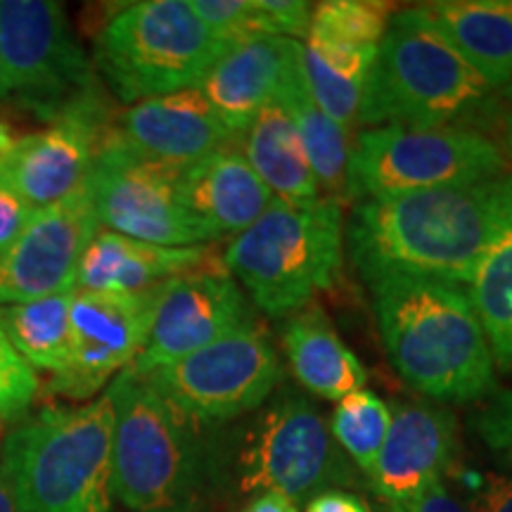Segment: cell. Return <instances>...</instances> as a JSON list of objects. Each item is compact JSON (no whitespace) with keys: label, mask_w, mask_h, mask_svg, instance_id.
<instances>
[{"label":"cell","mask_w":512,"mask_h":512,"mask_svg":"<svg viewBox=\"0 0 512 512\" xmlns=\"http://www.w3.org/2000/svg\"><path fill=\"white\" fill-rule=\"evenodd\" d=\"M512 204V174L475 185L358 200L344 223L366 283L422 278L467 287Z\"/></svg>","instance_id":"obj_1"},{"label":"cell","mask_w":512,"mask_h":512,"mask_svg":"<svg viewBox=\"0 0 512 512\" xmlns=\"http://www.w3.org/2000/svg\"><path fill=\"white\" fill-rule=\"evenodd\" d=\"M494 88L418 8L394 12L366 83L361 128L467 126L486 119ZM358 128V131H361Z\"/></svg>","instance_id":"obj_4"},{"label":"cell","mask_w":512,"mask_h":512,"mask_svg":"<svg viewBox=\"0 0 512 512\" xmlns=\"http://www.w3.org/2000/svg\"><path fill=\"white\" fill-rule=\"evenodd\" d=\"M233 43L216 36L188 0H138L107 17L95 64L126 105L197 88Z\"/></svg>","instance_id":"obj_7"},{"label":"cell","mask_w":512,"mask_h":512,"mask_svg":"<svg viewBox=\"0 0 512 512\" xmlns=\"http://www.w3.org/2000/svg\"><path fill=\"white\" fill-rule=\"evenodd\" d=\"M342 261V204L328 197L304 204L275 200L223 252V268L256 309L273 318L292 316L330 290Z\"/></svg>","instance_id":"obj_5"},{"label":"cell","mask_w":512,"mask_h":512,"mask_svg":"<svg viewBox=\"0 0 512 512\" xmlns=\"http://www.w3.org/2000/svg\"><path fill=\"white\" fill-rule=\"evenodd\" d=\"M501 98L503 100H508V102H512V79L505 83V86L501 88Z\"/></svg>","instance_id":"obj_42"},{"label":"cell","mask_w":512,"mask_h":512,"mask_svg":"<svg viewBox=\"0 0 512 512\" xmlns=\"http://www.w3.org/2000/svg\"><path fill=\"white\" fill-rule=\"evenodd\" d=\"M110 126L102 95L81 102L41 131L15 140L0 162V185L34 209L67 200L88 181Z\"/></svg>","instance_id":"obj_14"},{"label":"cell","mask_w":512,"mask_h":512,"mask_svg":"<svg viewBox=\"0 0 512 512\" xmlns=\"http://www.w3.org/2000/svg\"><path fill=\"white\" fill-rule=\"evenodd\" d=\"M240 512H297V505L280 494H259Z\"/></svg>","instance_id":"obj_37"},{"label":"cell","mask_w":512,"mask_h":512,"mask_svg":"<svg viewBox=\"0 0 512 512\" xmlns=\"http://www.w3.org/2000/svg\"><path fill=\"white\" fill-rule=\"evenodd\" d=\"M389 363L437 403H477L496 392V363L465 287L422 278L370 283Z\"/></svg>","instance_id":"obj_2"},{"label":"cell","mask_w":512,"mask_h":512,"mask_svg":"<svg viewBox=\"0 0 512 512\" xmlns=\"http://www.w3.org/2000/svg\"><path fill=\"white\" fill-rule=\"evenodd\" d=\"M34 211L36 209L29 207L24 200H19L15 192L0 185V254H5L15 245V240L29 226Z\"/></svg>","instance_id":"obj_34"},{"label":"cell","mask_w":512,"mask_h":512,"mask_svg":"<svg viewBox=\"0 0 512 512\" xmlns=\"http://www.w3.org/2000/svg\"><path fill=\"white\" fill-rule=\"evenodd\" d=\"M140 377L200 427L264 406L283 377V366L271 335L254 318L209 347Z\"/></svg>","instance_id":"obj_11"},{"label":"cell","mask_w":512,"mask_h":512,"mask_svg":"<svg viewBox=\"0 0 512 512\" xmlns=\"http://www.w3.org/2000/svg\"><path fill=\"white\" fill-rule=\"evenodd\" d=\"M38 389L36 370L17 354L0 325V425L22 420L34 406Z\"/></svg>","instance_id":"obj_31"},{"label":"cell","mask_w":512,"mask_h":512,"mask_svg":"<svg viewBox=\"0 0 512 512\" xmlns=\"http://www.w3.org/2000/svg\"><path fill=\"white\" fill-rule=\"evenodd\" d=\"M110 131L136 155L174 166H188L238 143L200 88L136 102L112 119Z\"/></svg>","instance_id":"obj_18"},{"label":"cell","mask_w":512,"mask_h":512,"mask_svg":"<svg viewBox=\"0 0 512 512\" xmlns=\"http://www.w3.org/2000/svg\"><path fill=\"white\" fill-rule=\"evenodd\" d=\"M242 155L278 202L304 204L320 197L309 155L292 114L271 100L238 140Z\"/></svg>","instance_id":"obj_24"},{"label":"cell","mask_w":512,"mask_h":512,"mask_svg":"<svg viewBox=\"0 0 512 512\" xmlns=\"http://www.w3.org/2000/svg\"><path fill=\"white\" fill-rule=\"evenodd\" d=\"M392 512H467V508L448 491L444 482H437L411 501L392 505Z\"/></svg>","instance_id":"obj_35"},{"label":"cell","mask_w":512,"mask_h":512,"mask_svg":"<svg viewBox=\"0 0 512 512\" xmlns=\"http://www.w3.org/2000/svg\"><path fill=\"white\" fill-rule=\"evenodd\" d=\"M280 339L294 380L320 399L342 401L363 389L368 380L363 363L342 342L328 313L316 302L287 316Z\"/></svg>","instance_id":"obj_22"},{"label":"cell","mask_w":512,"mask_h":512,"mask_svg":"<svg viewBox=\"0 0 512 512\" xmlns=\"http://www.w3.org/2000/svg\"><path fill=\"white\" fill-rule=\"evenodd\" d=\"M254 320L242 287L226 268H197L162 287L150 335L131 373L150 375Z\"/></svg>","instance_id":"obj_15"},{"label":"cell","mask_w":512,"mask_h":512,"mask_svg":"<svg viewBox=\"0 0 512 512\" xmlns=\"http://www.w3.org/2000/svg\"><path fill=\"white\" fill-rule=\"evenodd\" d=\"M112 425L107 394L19 422L0 448L15 512H112Z\"/></svg>","instance_id":"obj_3"},{"label":"cell","mask_w":512,"mask_h":512,"mask_svg":"<svg viewBox=\"0 0 512 512\" xmlns=\"http://www.w3.org/2000/svg\"><path fill=\"white\" fill-rule=\"evenodd\" d=\"M245 494H280L294 505L354 482L328 420L299 392H280L259 413L238 458Z\"/></svg>","instance_id":"obj_10"},{"label":"cell","mask_w":512,"mask_h":512,"mask_svg":"<svg viewBox=\"0 0 512 512\" xmlns=\"http://www.w3.org/2000/svg\"><path fill=\"white\" fill-rule=\"evenodd\" d=\"M297 53L299 41L292 38H249L235 43L197 88L223 126L240 140L283 86Z\"/></svg>","instance_id":"obj_19"},{"label":"cell","mask_w":512,"mask_h":512,"mask_svg":"<svg viewBox=\"0 0 512 512\" xmlns=\"http://www.w3.org/2000/svg\"><path fill=\"white\" fill-rule=\"evenodd\" d=\"M0 57L10 98L46 121L102 95L67 12L53 0H0Z\"/></svg>","instance_id":"obj_9"},{"label":"cell","mask_w":512,"mask_h":512,"mask_svg":"<svg viewBox=\"0 0 512 512\" xmlns=\"http://www.w3.org/2000/svg\"><path fill=\"white\" fill-rule=\"evenodd\" d=\"M501 145L482 128L467 126H373L351 143L349 200L456 188L508 176Z\"/></svg>","instance_id":"obj_8"},{"label":"cell","mask_w":512,"mask_h":512,"mask_svg":"<svg viewBox=\"0 0 512 512\" xmlns=\"http://www.w3.org/2000/svg\"><path fill=\"white\" fill-rule=\"evenodd\" d=\"M0 512H15V505H12V496L5 486L3 477H0Z\"/></svg>","instance_id":"obj_40"},{"label":"cell","mask_w":512,"mask_h":512,"mask_svg":"<svg viewBox=\"0 0 512 512\" xmlns=\"http://www.w3.org/2000/svg\"><path fill=\"white\" fill-rule=\"evenodd\" d=\"M420 10L491 88L512 79V0H437Z\"/></svg>","instance_id":"obj_23"},{"label":"cell","mask_w":512,"mask_h":512,"mask_svg":"<svg viewBox=\"0 0 512 512\" xmlns=\"http://www.w3.org/2000/svg\"><path fill=\"white\" fill-rule=\"evenodd\" d=\"M100 228L86 183L67 200L36 209L15 245L0 254V306L74 292L76 268Z\"/></svg>","instance_id":"obj_16"},{"label":"cell","mask_w":512,"mask_h":512,"mask_svg":"<svg viewBox=\"0 0 512 512\" xmlns=\"http://www.w3.org/2000/svg\"><path fill=\"white\" fill-rule=\"evenodd\" d=\"M15 136H12L10 126L5 124L3 119H0V162H3V157L8 155V152L12 150V145H15Z\"/></svg>","instance_id":"obj_39"},{"label":"cell","mask_w":512,"mask_h":512,"mask_svg":"<svg viewBox=\"0 0 512 512\" xmlns=\"http://www.w3.org/2000/svg\"><path fill=\"white\" fill-rule=\"evenodd\" d=\"M458 451L456 413L434 403L403 401L392 408V425L370 472L384 501L401 505L441 482Z\"/></svg>","instance_id":"obj_17"},{"label":"cell","mask_w":512,"mask_h":512,"mask_svg":"<svg viewBox=\"0 0 512 512\" xmlns=\"http://www.w3.org/2000/svg\"><path fill=\"white\" fill-rule=\"evenodd\" d=\"M209 259L211 249L207 245L162 247L100 228L81 256L74 290L114 294L145 292L178 275L204 268Z\"/></svg>","instance_id":"obj_21"},{"label":"cell","mask_w":512,"mask_h":512,"mask_svg":"<svg viewBox=\"0 0 512 512\" xmlns=\"http://www.w3.org/2000/svg\"><path fill=\"white\" fill-rule=\"evenodd\" d=\"M467 294L482 320L496 368L512 373V204L477 261Z\"/></svg>","instance_id":"obj_27"},{"label":"cell","mask_w":512,"mask_h":512,"mask_svg":"<svg viewBox=\"0 0 512 512\" xmlns=\"http://www.w3.org/2000/svg\"><path fill=\"white\" fill-rule=\"evenodd\" d=\"M465 484L467 512H512V475L508 472H475Z\"/></svg>","instance_id":"obj_33"},{"label":"cell","mask_w":512,"mask_h":512,"mask_svg":"<svg viewBox=\"0 0 512 512\" xmlns=\"http://www.w3.org/2000/svg\"><path fill=\"white\" fill-rule=\"evenodd\" d=\"M470 427L482 439L486 451L512 475V389L498 387L486 399L477 401Z\"/></svg>","instance_id":"obj_32"},{"label":"cell","mask_w":512,"mask_h":512,"mask_svg":"<svg viewBox=\"0 0 512 512\" xmlns=\"http://www.w3.org/2000/svg\"><path fill=\"white\" fill-rule=\"evenodd\" d=\"M394 12L377 0H328L311 10L304 46L332 64L373 67Z\"/></svg>","instance_id":"obj_25"},{"label":"cell","mask_w":512,"mask_h":512,"mask_svg":"<svg viewBox=\"0 0 512 512\" xmlns=\"http://www.w3.org/2000/svg\"><path fill=\"white\" fill-rule=\"evenodd\" d=\"M72 294H50L34 302L0 306V325L17 354L38 373L60 375L69 361Z\"/></svg>","instance_id":"obj_28"},{"label":"cell","mask_w":512,"mask_h":512,"mask_svg":"<svg viewBox=\"0 0 512 512\" xmlns=\"http://www.w3.org/2000/svg\"><path fill=\"white\" fill-rule=\"evenodd\" d=\"M105 394L114 415V498L131 512H190L204 475L197 425L128 368Z\"/></svg>","instance_id":"obj_6"},{"label":"cell","mask_w":512,"mask_h":512,"mask_svg":"<svg viewBox=\"0 0 512 512\" xmlns=\"http://www.w3.org/2000/svg\"><path fill=\"white\" fill-rule=\"evenodd\" d=\"M392 425V408L370 389H358L337 401L330 420L332 439L366 475L373 472Z\"/></svg>","instance_id":"obj_30"},{"label":"cell","mask_w":512,"mask_h":512,"mask_svg":"<svg viewBox=\"0 0 512 512\" xmlns=\"http://www.w3.org/2000/svg\"><path fill=\"white\" fill-rule=\"evenodd\" d=\"M169 283V280H166ZM162 285L145 292H79L69 309V361L48 380V394L88 401L143 351L162 297Z\"/></svg>","instance_id":"obj_13"},{"label":"cell","mask_w":512,"mask_h":512,"mask_svg":"<svg viewBox=\"0 0 512 512\" xmlns=\"http://www.w3.org/2000/svg\"><path fill=\"white\" fill-rule=\"evenodd\" d=\"M299 67L311 100L320 112L337 124L342 131L354 136L361 128L363 98L366 83L373 67H342L313 53L309 46L299 43Z\"/></svg>","instance_id":"obj_29"},{"label":"cell","mask_w":512,"mask_h":512,"mask_svg":"<svg viewBox=\"0 0 512 512\" xmlns=\"http://www.w3.org/2000/svg\"><path fill=\"white\" fill-rule=\"evenodd\" d=\"M498 131H501L503 155L512 164V102L501 112V124H498Z\"/></svg>","instance_id":"obj_38"},{"label":"cell","mask_w":512,"mask_h":512,"mask_svg":"<svg viewBox=\"0 0 512 512\" xmlns=\"http://www.w3.org/2000/svg\"><path fill=\"white\" fill-rule=\"evenodd\" d=\"M273 100H278L292 114L306 155H309L320 197L342 204V200H347V166L354 136L332 124L311 100L302 79L299 53Z\"/></svg>","instance_id":"obj_26"},{"label":"cell","mask_w":512,"mask_h":512,"mask_svg":"<svg viewBox=\"0 0 512 512\" xmlns=\"http://www.w3.org/2000/svg\"><path fill=\"white\" fill-rule=\"evenodd\" d=\"M181 197L190 214L214 238H235L275 202L238 143L219 147L207 157L183 166Z\"/></svg>","instance_id":"obj_20"},{"label":"cell","mask_w":512,"mask_h":512,"mask_svg":"<svg viewBox=\"0 0 512 512\" xmlns=\"http://www.w3.org/2000/svg\"><path fill=\"white\" fill-rule=\"evenodd\" d=\"M183 166L131 152L107 131L88 174L102 228L162 247H200L216 240L181 197Z\"/></svg>","instance_id":"obj_12"},{"label":"cell","mask_w":512,"mask_h":512,"mask_svg":"<svg viewBox=\"0 0 512 512\" xmlns=\"http://www.w3.org/2000/svg\"><path fill=\"white\" fill-rule=\"evenodd\" d=\"M5 100H10V86H8V76H5L3 57H0V102Z\"/></svg>","instance_id":"obj_41"},{"label":"cell","mask_w":512,"mask_h":512,"mask_svg":"<svg viewBox=\"0 0 512 512\" xmlns=\"http://www.w3.org/2000/svg\"><path fill=\"white\" fill-rule=\"evenodd\" d=\"M306 512H370V510L358 496L347 494V491L330 489V491H323V494L313 496L311 501L306 503Z\"/></svg>","instance_id":"obj_36"}]
</instances>
